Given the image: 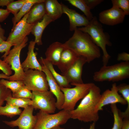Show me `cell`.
I'll use <instances>...</instances> for the list:
<instances>
[{"mask_svg":"<svg viewBox=\"0 0 129 129\" xmlns=\"http://www.w3.org/2000/svg\"><path fill=\"white\" fill-rule=\"evenodd\" d=\"M74 31L72 36L63 43L65 47L71 50L79 56L84 57L88 63L100 58L99 48L90 36L78 28Z\"/></svg>","mask_w":129,"mask_h":129,"instance_id":"obj_1","label":"cell"},{"mask_svg":"<svg viewBox=\"0 0 129 129\" xmlns=\"http://www.w3.org/2000/svg\"><path fill=\"white\" fill-rule=\"evenodd\" d=\"M101 91L95 84L77 108L70 111V118L84 122L97 121L99 116L96 107L101 97Z\"/></svg>","mask_w":129,"mask_h":129,"instance_id":"obj_2","label":"cell"},{"mask_svg":"<svg viewBox=\"0 0 129 129\" xmlns=\"http://www.w3.org/2000/svg\"><path fill=\"white\" fill-rule=\"evenodd\" d=\"M78 28L81 31L87 33L94 43L101 49L103 54V65H107L111 56L107 51L106 47L107 46H111L112 44L109 34L104 32L102 24L97 17L94 16L87 26Z\"/></svg>","mask_w":129,"mask_h":129,"instance_id":"obj_3","label":"cell"},{"mask_svg":"<svg viewBox=\"0 0 129 129\" xmlns=\"http://www.w3.org/2000/svg\"><path fill=\"white\" fill-rule=\"evenodd\" d=\"M129 77V62H123L110 66H103L94 73L93 80L97 82L118 81Z\"/></svg>","mask_w":129,"mask_h":129,"instance_id":"obj_4","label":"cell"},{"mask_svg":"<svg viewBox=\"0 0 129 129\" xmlns=\"http://www.w3.org/2000/svg\"><path fill=\"white\" fill-rule=\"evenodd\" d=\"M72 88L60 87L64 96V101L61 109L69 111L73 110L77 102L84 98L95 84L93 83L82 84L71 83Z\"/></svg>","mask_w":129,"mask_h":129,"instance_id":"obj_5","label":"cell"},{"mask_svg":"<svg viewBox=\"0 0 129 129\" xmlns=\"http://www.w3.org/2000/svg\"><path fill=\"white\" fill-rule=\"evenodd\" d=\"M36 115L37 121L34 129H51L64 124L70 118V111L64 109L53 114L40 110Z\"/></svg>","mask_w":129,"mask_h":129,"instance_id":"obj_6","label":"cell"},{"mask_svg":"<svg viewBox=\"0 0 129 129\" xmlns=\"http://www.w3.org/2000/svg\"><path fill=\"white\" fill-rule=\"evenodd\" d=\"M28 41L27 37L21 44L14 46L8 54L3 58V60L10 66L14 72V74L10 76V81H22L23 80L24 71L21 63L20 55L22 50L27 45Z\"/></svg>","mask_w":129,"mask_h":129,"instance_id":"obj_7","label":"cell"},{"mask_svg":"<svg viewBox=\"0 0 129 129\" xmlns=\"http://www.w3.org/2000/svg\"><path fill=\"white\" fill-rule=\"evenodd\" d=\"M32 106L34 109H39L44 112L54 113L56 108V101L50 91H32Z\"/></svg>","mask_w":129,"mask_h":129,"instance_id":"obj_8","label":"cell"},{"mask_svg":"<svg viewBox=\"0 0 129 129\" xmlns=\"http://www.w3.org/2000/svg\"><path fill=\"white\" fill-rule=\"evenodd\" d=\"M22 81L26 86L32 91L49 90L46 75L42 71L30 69L24 71Z\"/></svg>","mask_w":129,"mask_h":129,"instance_id":"obj_9","label":"cell"},{"mask_svg":"<svg viewBox=\"0 0 129 129\" xmlns=\"http://www.w3.org/2000/svg\"><path fill=\"white\" fill-rule=\"evenodd\" d=\"M29 12L12 27L7 38L6 41L13 44L14 46L22 43L27 36L31 33L34 24H29L27 22Z\"/></svg>","mask_w":129,"mask_h":129,"instance_id":"obj_10","label":"cell"},{"mask_svg":"<svg viewBox=\"0 0 129 129\" xmlns=\"http://www.w3.org/2000/svg\"><path fill=\"white\" fill-rule=\"evenodd\" d=\"M34 109L32 105L29 106L24 109L16 120L3 122L12 128L17 127L18 129H34L37 121L36 115L33 114Z\"/></svg>","mask_w":129,"mask_h":129,"instance_id":"obj_11","label":"cell"},{"mask_svg":"<svg viewBox=\"0 0 129 129\" xmlns=\"http://www.w3.org/2000/svg\"><path fill=\"white\" fill-rule=\"evenodd\" d=\"M116 83L113 84L110 90L107 89L102 94L96 107L97 112L103 110V107L109 104L119 103L123 105L127 104L126 101L119 94Z\"/></svg>","mask_w":129,"mask_h":129,"instance_id":"obj_12","label":"cell"},{"mask_svg":"<svg viewBox=\"0 0 129 129\" xmlns=\"http://www.w3.org/2000/svg\"><path fill=\"white\" fill-rule=\"evenodd\" d=\"M121 9L112 6L108 9L101 12L99 14V21L101 23L113 26L122 23L125 16Z\"/></svg>","mask_w":129,"mask_h":129,"instance_id":"obj_13","label":"cell"},{"mask_svg":"<svg viewBox=\"0 0 129 129\" xmlns=\"http://www.w3.org/2000/svg\"><path fill=\"white\" fill-rule=\"evenodd\" d=\"M87 62L86 59L79 56L74 64L65 73L61 75L64 76L68 82L75 84L83 83L82 78L83 68Z\"/></svg>","mask_w":129,"mask_h":129,"instance_id":"obj_14","label":"cell"},{"mask_svg":"<svg viewBox=\"0 0 129 129\" xmlns=\"http://www.w3.org/2000/svg\"><path fill=\"white\" fill-rule=\"evenodd\" d=\"M61 3L63 13L65 14L69 18L70 31H74L78 27L86 26L88 24L89 21L85 16L79 14L74 9L70 8L65 5Z\"/></svg>","mask_w":129,"mask_h":129,"instance_id":"obj_15","label":"cell"},{"mask_svg":"<svg viewBox=\"0 0 129 129\" xmlns=\"http://www.w3.org/2000/svg\"><path fill=\"white\" fill-rule=\"evenodd\" d=\"M41 65L42 71L46 75L49 91L56 98V108L59 110H61L64 101V94L61 90L60 87L48 70L44 66Z\"/></svg>","mask_w":129,"mask_h":129,"instance_id":"obj_16","label":"cell"},{"mask_svg":"<svg viewBox=\"0 0 129 129\" xmlns=\"http://www.w3.org/2000/svg\"><path fill=\"white\" fill-rule=\"evenodd\" d=\"M35 44L34 41H31L29 42L27 56L21 64L24 71L30 69L42 71V66L38 60L37 53L34 51Z\"/></svg>","mask_w":129,"mask_h":129,"instance_id":"obj_17","label":"cell"},{"mask_svg":"<svg viewBox=\"0 0 129 129\" xmlns=\"http://www.w3.org/2000/svg\"><path fill=\"white\" fill-rule=\"evenodd\" d=\"M79 56L71 50L65 48L61 54L57 65L62 73L65 72Z\"/></svg>","mask_w":129,"mask_h":129,"instance_id":"obj_18","label":"cell"},{"mask_svg":"<svg viewBox=\"0 0 129 129\" xmlns=\"http://www.w3.org/2000/svg\"><path fill=\"white\" fill-rule=\"evenodd\" d=\"M65 48L63 43L58 42H54L49 45L45 52V59L53 65H57L61 54Z\"/></svg>","mask_w":129,"mask_h":129,"instance_id":"obj_19","label":"cell"},{"mask_svg":"<svg viewBox=\"0 0 129 129\" xmlns=\"http://www.w3.org/2000/svg\"><path fill=\"white\" fill-rule=\"evenodd\" d=\"M54 21L46 14L40 21L34 24L31 33L35 37L34 41L38 45L42 44V36L43 32L46 27Z\"/></svg>","mask_w":129,"mask_h":129,"instance_id":"obj_20","label":"cell"},{"mask_svg":"<svg viewBox=\"0 0 129 129\" xmlns=\"http://www.w3.org/2000/svg\"><path fill=\"white\" fill-rule=\"evenodd\" d=\"M46 14L54 21L60 18L63 13L61 3L57 0H45Z\"/></svg>","mask_w":129,"mask_h":129,"instance_id":"obj_21","label":"cell"},{"mask_svg":"<svg viewBox=\"0 0 129 129\" xmlns=\"http://www.w3.org/2000/svg\"><path fill=\"white\" fill-rule=\"evenodd\" d=\"M46 14L44 2L35 4L29 12L27 22L34 24L42 20Z\"/></svg>","mask_w":129,"mask_h":129,"instance_id":"obj_22","label":"cell"},{"mask_svg":"<svg viewBox=\"0 0 129 129\" xmlns=\"http://www.w3.org/2000/svg\"><path fill=\"white\" fill-rule=\"evenodd\" d=\"M39 61L41 65L44 66L48 70L60 87L70 88V83L64 76L57 72L50 61L42 57Z\"/></svg>","mask_w":129,"mask_h":129,"instance_id":"obj_23","label":"cell"},{"mask_svg":"<svg viewBox=\"0 0 129 129\" xmlns=\"http://www.w3.org/2000/svg\"><path fill=\"white\" fill-rule=\"evenodd\" d=\"M45 0H29L25 3L17 13L12 18V21L14 27L27 13L35 4L44 2Z\"/></svg>","mask_w":129,"mask_h":129,"instance_id":"obj_24","label":"cell"},{"mask_svg":"<svg viewBox=\"0 0 129 129\" xmlns=\"http://www.w3.org/2000/svg\"><path fill=\"white\" fill-rule=\"evenodd\" d=\"M118 92L121 93L126 102L127 108L124 112L120 111V114L123 118L129 117V85L122 83L117 86Z\"/></svg>","mask_w":129,"mask_h":129,"instance_id":"obj_25","label":"cell"},{"mask_svg":"<svg viewBox=\"0 0 129 129\" xmlns=\"http://www.w3.org/2000/svg\"><path fill=\"white\" fill-rule=\"evenodd\" d=\"M5 101L6 103L8 104L24 109L29 106L32 105V103L31 99L14 97L12 95L8 97Z\"/></svg>","mask_w":129,"mask_h":129,"instance_id":"obj_26","label":"cell"},{"mask_svg":"<svg viewBox=\"0 0 129 129\" xmlns=\"http://www.w3.org/2000/svg\"><path fill=\"white\" fill-rule=\"evenodd\" d=\"M72 5L78 8L82 11L89 21L93 17L91 10L88 6L84 0H67Z\"/></svg>","mask_w":129,"mask_h":129,"instance_id":"obj_27","label":"cell"},{"mask_svg":"<svg viewBox=\"0 0 129 129\" xmlns=\"http://www.w3.org/2000/svg\"><path fill=\"white\" fill-rule=\"evenodd\" d=\"M22 111L20 108L7 103L5 106L0 107V115L10 118L20 115Z\"/></svg>","mask_w":129,"mask_h":129,"instance_id":"obj_28","label":"cell"},{"mask_svg":"<svg viewBox=\"0 0 129 129\" xmlns=\"http://www.w3.org/2000/svg\"><path fill=\"white\" fill-rule=\"evenodd\" d=\"M111 110L113 113L114 123L111 129H121L123 124V118L119 113V110L116 104H111Z\"/></svg>","mask_w":129,"mask_h":129,"instance_id":"obj_29","label":"cell"},{"mask_svg":"<svg viewBox=\"0 0 129 129\" xmlns=\"http://www.w3.org/2000/svg\"><path fill=\"white\" fill-rule=\"evenodd\" d=\"M0 84L10 90L12 92V93H15L25 85L22 81H10L3 79L0 80Z\"/></svg>","mask_w":129,"mask_h":129,"instance_id":"obj_30","label":"cell"},{"mask_svg":"<svg viewBox=\"0 0 129 129\" xmlns=\"http://www.w3.org/2000/svg\"><path fill=\"white\" fill-rule=\"evenodd\" d=\"M29 0H19L14 1L9 4L6 9L10 13L13 14L14 16L19 12L24 4Z\"/></svg>","mask_w":129,"mask_h":129,"instance_id":"obj_31","label":"cell"},{"mask_svg":"<svg viewBox=\"0 0 129 129\" xmlns=\"http://www.w3.org/2000/svg\"><path fill=\"white\" fill-rule=\"evenodd\" d=\"M112 6L121 9L126 15L129 14V0H112Z\"/></svg>","mask_w":129,"mask_h":129,"instance_id":"obj_32","label":"cell"},{"mask_svg":"<svg viewBox=\"0 0 129 129\" xmlns=\"http://www.w3.org/2000/svg\"><path fill=\"white\" fill-rule=\"evenodd\" d=\"M12 96L14 97L31 99L32 96V92L25 85L21 88L15 93H12Z\"/></svg>","mask_w":129,"mask_h":129,"instance_id":"obj_33","label":"cell"},{"mask_svg":"<svg viewBox=\"0 0 129 129\" xmlns=\"http://www.w3.org/2000/svg\"><path fill=\"white\" fill-rule=\"evenodd\" d=\"M11 92L10 90L0 84V107L2 106L6 98L12 95Z\"/></svg>","mask_w":129,"mask_h":129,"instance_id":"obj_34","label":"cell"},{"mask_svg":"<svg viewBox=\"0 0 129 129\" xmlns=\"http://www.w3.org/2000/svg\"><path fill=\"white\" fill-rule=\"evenodd\" d=\"M14 45L6 41L3 42L0 45V53L5 52L2 58H4L9 54L11 48Z\"/></svg>","mask_w":129,"mask_h":129,"instance_id":"obj_35","label":"cell"},{"mask_svg":"<svg viewBox=\"0 0 129 129\" xmlns=\"http://www.w3.org/2000/svg\"><path fill=\"white\" fill-rule=\"evenodd\" d=\"M0 70L5 74L10 76L12 73L10 66L3 60L0 59Z\"/></svg>","mask_w":129,"mask_h":129,"instance_id":"obj_36","label":"cell"},{"mask_svg":"<svg viewBox=\"0 0 129 129\" xmlns=\"http://www.w3.org/2000/svg\"><path fill=\"white\" fill-rule=\"evenodd\" d=\"M84 0L91 10L94 9L96 7L104 1L103 0Z\"/></svg>","mask_w":129,"mask_h":129,"instance_id":"obj_37","label":"cell"},{"mask_svg":"<svg viewBox=\"0 0 129 129\" xmlns=\"http://www.w3.org/2000/svg\"><path fill=\"white\" fill-rule=\"evenodd\" d=\"M117 59L118 61H123L124 62H128L129 54L125 52L119 53L118 55Z\"/></svg>","mask_w":129,"mask_h":129,"instance_id":"obj_38","label":"cell"},{"mask_svg":"<svg viewBox=\"0 0 129 129\" xmlns=\"http://www.w3.org/2000/svg\"><path fill=\"white\" fill-rule=\"evenodd\" d=\"M10 13L6 9L0 8V22L4 21L8 17Z\"/></svg>","mask_w":129,"mask_h":129,"instance_id":"obj_39","label":"cell"},{"mask_svg":"<svg viewBox=\"0 0 129 129\" xmlns=\"http://www.w3.org/2000/svg\"><path fill=\"white\" fill-rule=\"evenodd\" d=\"M5 30L0 24V45L3 42L6 41L7 38L5 36Z\"/></svg>","mask_w":129,"mask_h":129,"instance_id":"obj_40","label":"cell"},{"mask_svg":"<svg viewBox=\"0 0 129 129\" xmlns=\"http://www.w3.org/2000/svg\"><path fill=\"white\" fill-rule=\"evenodd\" d=\"M121 129H129V117L123 118V124Z\"/></svg>","mask_w":129,"mask_h":129,"instance_id":"obj_41","label":"cell"},{"mask_svg":"<svg viewBox=\"0 0 129 129\" xmlns=\"http://www.w3.org/2000/svg\"><path fill=\"white\" fill-rule=\"evenodd\" d=\"M13 0H0V6L3 7L7 6L10 3L13 1Z\"/></svg>","mask_w":129,"mask_h":129,"instance_id":"obj_42","label":"cell"},{"mask_svg":"<svg viewBox=\"0 0 129 129\" xmlns=\"http://www.w3.org/2000/svg\"><path fill=\"white\" fill-rule=\"evenodd\" d=\"M10 76H8L4 73H0V79H3L9 80Z\"/></svg>","mask_w":129,"mask_h":129,"instance_id":"obj_43","label":"cell"},{"mask_svg":"<svg viewBox=\"0 0 129 129\" xmlns=\"http://www.w3.org/2000/svg\"><path fill=\"white\" fill-rule=\"evenodd\" d=\"M95 122H93L92 124H90L89 129H95Z\"/></svg>","mask_w":129,"mask_h":129,"instance_id":"obj_44","label":"cell"},{"mask_svg":"<svg viewBox=\"0 0 129 129\" xmlns=\"http://www.w3.org/2000/svg\"><path fill=\"white\" fill-rule=\"evenodd\" d=\"M51 129H64V128L61 127L60 126H58L54 127Z\"/></svg>","mask_w":129,"mask_h":129,"instance_id":"obj_45","label":"cell"},{"mask_svg":"<svg viewBox=\"0 0 129 129\" xmlns=\"http://www.w3.org/2000/svg\"></svg>","mask_w":129,"mask_h":129,"instance_id":"obj_46","label":"cell"}]
</instances>
